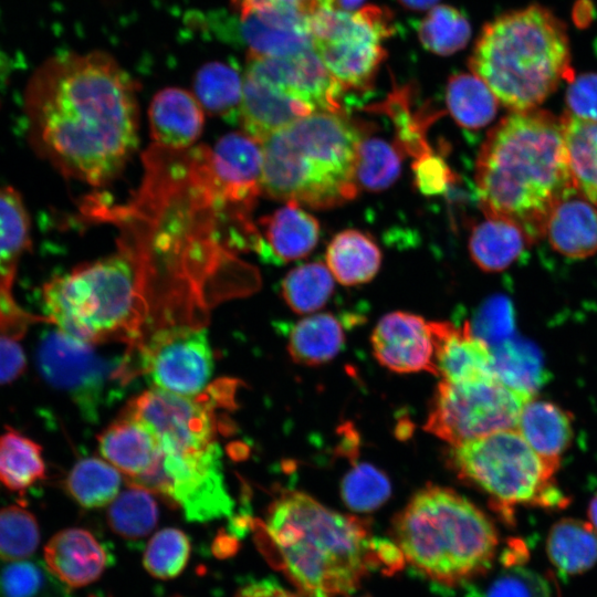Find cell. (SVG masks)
<instances>
[{
    "mask_svg": "<svg viewBox=\"0 0 597 597\" xmlns=\"http://www.w3.org/2000/svg\"><path fill=\"white\" fill-rule=\"evenodd\" d=\"M344 342L345 333L339 317L321 313L292 326L287 350L295 363L317 366L332 360L341 352Z\"/></svg>",
    "mask_w": 597,
    "mask_h": 597,
    "instance_id": "27",
    "label": "cell"
},
{
    "mask_svg": "<svg viewBox=\"0 0 597 597\" xmlns=\"http://www.w3.org/2000/svg\"><path fill=\"white\" fill-rule=\"evenodd\" d=\"M210 392L199 398L153 387L132 399L123 415L142 422L155 436L163 452L207 448L217 442L213 412L217 394Z\"/></svg>",
    "mask_w": 597,
    "mask_h": 597,
    "instance_id": "14",
    "label": "cell"
},
{
    "mask_svg": "<svg viewBox=\"0 0 597 597\" xmlns=\"http://www.w3.org/2000/svg\"><path fill=\"white\" fill-rule=\"evenodd\" d=\"M388 478L375 467L360 463L343 479L341 495L344 503L355 512H371L390 496Z\"/></svg>",
    "mask_w": 597,
    "mask_h": 597,
    "instance_id": "44",
    "label": "cell"
},
{
    "mask_svg": "<svg viewBox=\"0 0 597 597\" xmlns=\"http://www.w3.org/2000/svg\"><path fill=\"white\" fill-rule=\"evenodd\" d=\"M158 506L153 493L130 485L117 495L107 511L111 528L126 540H140L157 525Z\"/></svg>",
    "mask_w": 597,
    "mask_h": 597,
    "instance_id": "37",
    "label": "cell"
},
{
    "mask_svg": "<svg viewBox=\"0 0 597 597\" xmlns=\"http://www.w3.org/2000/svg\"><path fill=\"white\" fill-rule=\"evenodd\" d=\"M197 100L210 114L228 123L240 122L243 80L234 63L210 62L193 82Z\"/></svg>",
    "mask_w": 597,
    "mask_h": 597,
    "instance_id": "30",
    "label": "cell"
},
{
    "mask_svg": "<svg viewBox=\"0 0 597 597\" xmlns=\"http://www.w3.org/2000/svg\"><path fill=\"white\" fill-rule=\"evenodd\" d=\"M362 139L359 127L341 113L317 111L293 122L261 143L262 191L314 209L352 200Z\"/></svg>",
    "mask_w": 597,
    "mask_h": 597,
    "instance_id": "5",
    "label": "cell"
},
{
    "mask_svg": "<svg viewBox=\"0 0 597 597\" xmlns=\"http://www.w3.org/2000/svg\"><path fill=\"white\" fill-rule=\"evenodd\" d=\"M381 108L395 124L396 145L400 151H406L417 158L432 151L426 139V129L434 115L411 111L409 87L392 92Z\"/></svg>",
    "mask_w": 597,
    "mask_h": 597,
    "instance_id": "41",
    "label": "cell"
},
{
    "mask_svg": "<svg viewBox=\"0 0 597 597\" xmlns=\"http://www.w3.org/2000/svg\"><path fill=\"white\" fill-rule=\"evenodd\" d=\"M375 357L396 373L429 371L434 375L430 322L407 312H391L371 334Z\"/></svg>",
    "mask_w": 597,
    "mask_h": 597,
    "instance_id": "16",
    "label": "cell"
},
{
    "mask_svg": "<svg viewBox=\"0 0 597 597\" xmlns=\"http://www.w3.org/2000/svg\"><path fill=\"white\" fill-rule=\"evenodd\" d=\"M98 450L129 484L150 473L160 454L155 436L137 419L123 413L100 434Z\"/></svg>",
    "mask_w": 597,
    "mask_h": 597,
    "instance_id": "21",
    "label": "cell"
},
{
    "mask_svg": "<svg viewBox=\"0 0 597 597\" xmlns=\"http://www.w3.org/2000/svg\"><path fill=\"white\" fill-rule=\"evenodd\" d=\"M472 331L486 343L489 339L499 341L509 332L507 308L500 301L488 303L480 312Z\"/></svg>",
    "mask_w": 597,
    "mask_h": 597,
    "instance_id": "49",
    "label": "cell"
},
{
    "mask_svg": "<svg viewBox=\"0 0 597 597\" xmlns=\"http://www.w3.org/2000/svg\"><path fill=\"white\" fill-rule=\"evenodd\" d=\"M470 67L512 112L536 108L574 77L566 25L540 4L506 12L484 25Z\"/></svg>",
    "mask_w": 597,
    "mask_h": 597,
    "instance_id": "4",
    "label": "cell"
},
{
    "mask_svg": "<svg viewBox=\"0 0 597 597\" xmlns=\"http://www.w3.org/2000/svg\"><path fill=\"white\" fill-rule=\"evenodd\" d=\"M318 238L317 220L298 203L289 201L260 220L252 249L265 262L281 264L307 255Z\"/></svg>",
    "mask_w": 597,
    "mask_h": 597,
    "instance_id": "18",
    "label": "cell"
},
{
    "mask_svg": "<svg viewBox=\"0 0 597 597\" xmlns=\"http://www.w3.org/2000/svg\"><path fill=\"white\" fill-rule=\"evenodd\" d=\"M491 353L494 376L509 387L534 396L545 379L536 348L523 342L505 341Z\"/></svg>",
    "mask_w": 597,
    "mask_h": 597,
    "instance_id": "35",
    "label": "cell"
},
{
    "mask_svg": "<svg viewBox=\"0 0 597 597\" xmlns=\"http://www.w3.org/2000/svg\"><path fill=\"white\" fill-rule=\"evenodd\" d=\"M189 556L188 536L178 528L168 527L150 538L144 554V566L151 576L170 579L184 570Z\"/></svg>",
    "mask_w": 597,
    "mask_h": 597,
    "instance_id": "43",
    "label": "cell"
},
{
    "mask_svg": "<svg viewBox=\"0 0 597 597\" xmlns=\"http://www.w3.org/2000/svg\"><path fill=\"white\" fill-rule=\"evenodd\" d=\"M334 290L329 269L313 262L291 270L281 283V293L286 304L298 314L323 307Z\"/></svg>",
    "mask_w": 597,
    "mask_h": 597,
    "instance_id": "38",
    "label": "cell"
},
{
    "mask_svg": "<svg viewBox=\"0 0 597 597\" xmlns=\"http://www.w3.org/2000/svg\"><path fill=\"white\" fill-rule=\"evenodd\" d=\"M262 546L306 597H337L355 590L380 564L379 543L367 523L291 491L269 507Z\"/></svg>",
    "mask_w": 597,
    "mask_h": 597,
    "instance_id": "3",
    "label": "cell"
},
{
    "mask_svg": "<svg viewBox=\"0 0 597 597\" xmlns=\"http://www.w3.org/2000/svg\"><path fill=\"white\" fill-rule=\"evenodd\" d=\"M498 98L474 73H459L447 85V105L455 122L468 129L486 126L495 116Z\"/></svg>",
    "mask_w": 597,
    "mask_h": 597,
    "instance_id": "34",
    "label": "cell"
},
{
    "mask_svg": "<svg viewBox=\"0 0 597 597\" xmlns=\"http://www.w3.org/2000/svg\"><path fill=\"white\" fill-rule=\"evenodd\" d=\"M234 27L235 36L249 48V54L293 56L313 48L308 31L270 22L255 12L240 14Z\"/></svg>",
    "mask_w": 597,
    "mask_h": 597,
    "instance_id": "31",
    "label": "cell"
},
{
    "mask_svg": "<svg viewBox=\"0 0 597 597\" xmlns=\"http://www.w3.org/2000/svg\"><path fill=\"white\" fill-rule=\"evenodd\" d=\"M307 15L321 9H336V0H300Z\"/></svg>",
    "mask_w": 597,
    "mask_h": 597,
    "instance_id": "52",
    "label": "cell"
},
{
    "mask_svg": "<svg viewBox=\"0 0 597 597\" xmlns=\"http://www.w3.org/2000/svg\"><path fill=\"white\" fill-rule=\"evenodd\" d=\"M485 597H551L547 583L533 570L511 568L489 586Z\"/></svg>",
    "mask_w": 597,
    "mask_h": 597,
    "instance_id": "46",
    "label": "cell"
},
{
    "mask_svg": "<svg viewBox=\"0 0 597 597\" xmlns=\"http://www.w3.org/2000/svg\"><path fill=\"white\" fill-rule=\"evenodd\" d=\"M138 370L154 388L181 396L200 395L213 370L207 329L171 324L154 329L136 345Z\"/></svg>",
    "mask_w": 597,
    "mask_h": 597,
    "instance_id": "13",
    "label": "cell"
},
{
    "mask_svg": "<svg viewBox=\"0 0 597 597\" xmlns=\"http://www.w3.org/2000/svg\"><path fill=\"white\" fill-rule=\"evenodd\" d=\"M0 568V597H39L45 588L41 567L32 562H9Z\"/></svg>",
    "mask_w": 597,
    "mask_h": 597,
    "instance_id": "45",
    "label": "cell"
},
{
    "mask_svg": "<svg viewBox=\"0 0 597 597\" xmlns=\"http://www.w3.org/2000/svg\"><path fill=\"white\" fill-rule=\"evenodd\" d=\"M544 233L553 249L562 255L588 258L597 252V209L575 189L552 208Z\"/></svg>",
    "mask_w": 597,
    "mask_h": 597,
    "instance_id": "20",
    "label": "cell"
},
{
    "mask_svg": "<svg viewBox=\"0 0 597 597\" xmlns=\"http://www.w3.org/2000/svg\"><path fill=\"white\" fill-rule=\"evenodd\" d=\"M588 517L589 523L597 533V493L595 496L590 500L589 506H588Z\"/></svg>",
    "mask_w": 597,
    "mask_h": 597,
    "instance_id": "55",
    "label": "cell"
},
{
    "mask_svg": "<svg viewBox=\"0 0 597 597\" xmlns=\"http://www.w3.org/2000/svg\"><path fill=\"white\" fill-rule=\"evenodd\" d=\"M562 118L568 164L576 188L597 206V121Z\"/></svg>",
    "mask_w": 597,
    "mask_h": 597,
    "instance_id": "33",
    "label": "cell"
},
{
    "mask_svg": "<svg viewBox=\"0 0 597 597\" xmlns=\"http://www.w3.org/2000/svg\"><path fill=\"white\" fill-rule=\"evenodd\" d=\"M418 35L427 50L449 55L468 43L471 30L467 18L459 10L439 6L419 23Z\"/></svg>",
    "mask_w": 597,
    "mask_h": 597,
    "instance_id": "40",
    "label": "cell"
},
{
    "mask_svg": "<svg viewBox=\"0 0 597 597\" xmlns=\"http://www.w3.org/2000/svg\"><path fill=\"white\" fill-rule=\"evenodd\" d=\"M402 6L412 10H422L432 7L438 0H398Z\"/></svg>",
    "mask_w": 597,
    "mask_h": 597,
    "instance_id": "54",
    "label": "cell"
},
{
    "mask_svg": "<svg viewBox=\"0 0 597 597\" xmlns=\"http://www.w3.org/2000/svg\"><path fill=\"white\" fill-rule=\"evenodd\" d=\"M234 597H301L285 588L269 582L261 580L242 587Z\"/></svg>",
    "mask_w": 597,
    "mask_h": 597,
    "instance_id": "51",
    "label": "cell"
},
{
    "mask_svg": "<svg viewBox=\"0 0 597 597\" xmlns=\"http://www.w3.org/2000/svg\"><path fill=\"white\" fill-rule=\"evenodd\" d=\"M30 218L20 193L0 187V285H13L22 255L31 247Z\"/></svg>",
    "mask_w": 597,
    "mask_h": 597,
    "instance_id": "29",
    "label": "cell"
},
{
    "mask_svg": "<svg viewBox=\"0 0 597 597\" xmlns=\"http://www.w3.org/2000/svg\"><path fill=\"white\" fill-rule=\"evenodd\" d=\"M404 559L432 582L462 584L485 573L499 544L491 520L451 489L427 486L394 521Z\"/></svg>",
    "mask_w": 597,
    "mask_h": 597,
    "instance_id": "7",
    "label": "cell"
},
{
    "mask_svg": "<svg viewBox=\"0 0 597 597\" xmlns=\"http://www.w3.org/2000/svg\"><path fill=\"white\" fill-rule=\"evenodd\" d=\"M93 597H95V596H93Z\"/></svg>",
    "mask_w": 597,
    "mask_h": 597,
    "instance_id": "58",
    "label": "cell"
},
{
    "mask_svg": "<svg viewBox=\"0 0 597 597\" xmlns=\"http://www.w3.org/2000/svg\"><path fill=\"white\" fill-rule=\"evenodd\" d=\"M44 476L40 444L14 429L0 434V482L7 489L22 493Z\"/></svg>",
    "mask_w": 597,
    "mask_h": 597,
    "instance_id": "32",
    "label": "cell"
},
{
    "mask_svg": "<svg viewBox=\"0 0 597 597\" xmlns=\"http://www.w3.org/2000/svg\"><path fill=\"white\" fill-rule=\"evenodd\" d=\"M44 559L53 575L75 588L95 582L107 561L95 536L77 527L56 533L45 545Z\"/></svg>",
    "mask_w": 597,
    "mask_h": 597,
    "instance_id": "22",
    "label": "cell"
},
{
    "mask_svg": "<svg viewBox=\"0 0 597 597\" xmlns=\"http://www.w3.org/2000/svg\"><path fill=\"white\" fill-rule=\"evenodd\" d=\"M94 345L74 339L61 331L48 333L36 349L42 378L65 392L88 420H96L101 408L118 397L134 377L127 357L108 359Z\"/></svg>",
    "mask_w": 597,
    "mask_h": 597,
    "instance_id": "11",
    "label": "cell"
},
{
    "mask_svg": "<svg viewBox=\"0 0 597 597\" xmlns=\"http://www.w3.org/2000/svg\"><path fill=\"white\" fill-rule=\"evenodd\" d=\"M516 429L538 455L558 467L574 437L570 412L534 397L523 407Z\"/></svg>",
    "mask_w": 597,
    "mask_h": 597,
    "instance_id": "24",
    "label": "cell"
},
{
    "mask_svg": "<svg viewBox=\"0 0 597 597\" xmlns=\"http://www.w3.org/2000/svg\"><path fill=\"white\" fill-rule=\"evenodd\" d=\"M27 369V356L19 339L0 335V385L17 380Z\"/></svg>",
    "mask_w": 597,
    "mask_h": 597,
    "instance_id": "50",
    "label": "cell"
},
{
    "mask_svg": "<svg viewBox=\"0 0 597 597\" xmlns=\"http://www.w3.org/2000/svg\"><path fill=\"white\" fill-rule=\"evenodd\" d=\"M40 543L35 516L23 505L0 509V559L17 562L30 557Z\"/></svg>",
    "mask_w": 597,
    "mask_h": 597,
    "instance_id": "42",
    "label": "cell"
},
{
    "mask_svg": "<svg viewBox=\"0 0 597 597\" xmlns=\"http://www.w3.org/2000/svg\"><path fill=\"white\" fill-rule=\"evenodd\" d=\"M122 475L111 463L97 458L77 461L70 470L65 486L80 505L94 509L112 503L117 496Z\"/></svg>",
    "mask_w": 597,
    "mask_h": 597,
    "instance_id": "36",
    "label": "cell"
},
{
    "mask_svg": "<svg viewBox=\"0 0 597 597\" xmlns=\"http://www.w3.org/2000/svg\"><path fill=\"white\" fill-rule=\"evenodd\" d=\"M23 105L31 146L66 177L101 186L137 147L135 87L107 54L50 57L29 78Z\"/></svg>",
    "mask_w": 597,
    "mask_h": 597,
    "instance_id": "1",
    "label": "cell"
},
{
    "mask_svg": "<svg viewBox=\"0 0 597 597\" xmlns=\"http://www.w3.org/2000/svg\"><path fill=\"white\" fill-rule=\"evenodd\" d=\"M434 375L443 381L465 383L495 377L489 344L470 325L430 322Z\"/></svg>",
    "mask_w": 597,
    "mask_h": 597,
    "instance_id": "17",
    "label": "cell"
},
{
    "mask_svg": "<svg viewBox=\"0 0 597 597\" xmlns=\"http://www.w3.org/2000/svg\"><path fill=\"white\" fill-rule=\"evenodd\" d=\"M458 474L481 489L506 521L516 505L564 509L569 499L555 482L558 465L543 459L517 429L498 431L452 446Z\"/></svg>",
    "mask_w": 597,
    "mask_h": 597,
    "instance_id": "8",
    "label": "cell"
},
{
    "mask_svg": "<svg viewBox=\"0 0 597 597\" xmlns=\"http://www.w3.org/2000/svg\"><path fill=\"white\" fill-rule=\"evenodd\" d=\"M146 275L128 247L56 275L42 289L49 323L80 342L137 345L149 312Z\"/></svg>",
    "mask_w": 597,
    "mask_h": 597,
    "instance_id": "6",
    "label": "cell"
},
{
    "mask_svg": "<svg viewBox=\"0 0 597 597\" xmlns=\"http://www.w3.org/2000/svg\"><path fill=\"white\" fill-rule=\"evenodd\" d=\"M177 597H179V596H177Z\"/></svg>",
    "mask_w": 597,
    "mask_h": 597,
    "instance_id": "59",
    "label": "cell"
},
{
    "mask_svg": "<svg viewBox=\"0 0 597 597\" xmlns=\"http://www.w3.org/2000/svg\"><path fill=\"white\" fill-rule=\"evenodd\" d=\"M475 181L485 214L516 222L530 239L543 234L555 203L577 189L562 118L537 108L504 117L481 147Z\"/></svg>",
    "mask_w": 597,
    "mask_h": 597,
    "instance_id": "2",
    "label": "cell"
},
{
    "mask_svg": "<svg viewBox=\"0 0 597 597\" xmlns=\"http://www.w3.org/2000/svg\"><path fill=\"white\" fill-rule=\"evenodd\" d=\"M530 237L516 222L488 216L470 235L469 251L473 262L485 272L509 268L524 251Z\"/></svg>",
    "mask_w": 597,
    "mask_h": 597,
    "instance_id": "25",
    "label": "cell"
},
{
    "mask_svg": "<svg viewBox=\"0 0 597 597\" xmlns=\"http://www.w3.org/2000/svg\"><path fill=\"white\" fill-rule=\"evenodd\" d=\"M400 149L380 138L362 139L356 160L357 185L380 191L394 184L400 174Z\"/></svg>",
    "mask_w": 597,
    "mask_h": 597,
    "instance_id": "39",
    "label": "cell"
},
{
    "mask_svg": "<svg viewBox=\"0 0 597 597\" xmlns=\"http://www.w3.org/2000/svg\"><path fill=\"white\" fill-rule=\"evenodd\" d=\"M203 121L201 104L182 88L158 92L149 107L151 137L159 147L168 150L189 147L200 136Z\"/></svg>",
    "mask_w": 597,
    "mask_h": 597,
    "instance_id": "23",
    "label": "cell"
},
{
    "mask_svg": "<svg viewBox=\"0 0 597 597\" xmlns=\"http://www.w3.org/2000/svg\"><path fill=\"white\" fill-rule=\"evenodd\" d=\"M130 485L164 495L190 522L228 516L234 506L226 486L218 442L192 451H160L153 471Z\"/></svg>",
    "mask_w": 597,
    "mask_h": 597,
    "instance_id": "12",
    "label": "cell"
},
{
    "mask_svg": "<svg viewBox=\"0 0 597 597\" xmlns=\"http://www.w3.org/2000/svg\"><path fill=\"white\" fill-rule=\"evenodd\" d=\"M415 184L426 196L442 195L454 181V174L441 157L432 151L421 155L412 166Z\"/></svg>",
    "mask_w": 597,
    "mask_h": 597,
    "instance_id": "47",
    "label": "cell"
},
{
    "mask_svg": "<svg viewBox=\"0 0 597 597\" xmlns=\"http://www.w3.org/2000/svg\"><path fill=\"white\" fill-rule=\"evenodd\" d=\"M314 108L270 84L245 75L240 121L245 133L260 143Z\"/></svg>",
    "mask_w": 597,
    "mask_h": 597,
    "instance_id": "19",
    "label": "cell"
},
{
    "mask_svg": "<svg viewBox=\"0 0 597 597\" xmlns=\"http://www.w3.org/2000/svg\"><path fill=\"white\" fill-rule=\"evenodd\" d=\"M593 8L589 2H579L578 7L574 10V19L578 25L587 24L591 19Z\"/></svg>",
    "mask_w": 597,
    "mask_h": 597,
    "instance_id": "53",
    "label": "cell"
},
{
    "mask_svg": "<svg viewBox=\"0 0 597 597\" xmlns=\"http://www.w3.org/2000/svg\"><path fill=\"white\" fill-rule=\"evenodd\" d=\"M313 46L343 90H366L385 59L381 41L394 33L391 14L369 6L356 12L321 9L308 17Z\"/></svg>",
    "mask_w": 597,
    "mask_h": 597,
    "instance_id": "9",
    "label": "cell"
},
{
    "mask_svg": "<svg viewBox=\"0 0 597 597\" xmlns=\"http://www.w3.org/2000/svg\"><path fill=\"white\" fill-rule=\"evenodd\" d=\"M568 115L597 121V73H583L568 82L565 95Z\"/></svg>",
    "mask_w": 597,
    "mask_h": 597,
    "instance_id": "48",
    "label": "cell"
},
{
    "mask_svg": "<svg viewBox=\"0 0 597 597\" xmlns=\"http://www.w3.org/2000/svg\"><path fill=\"white\" fill-rule=\"evenodd\" d=\"M546 552L552 564L561 572L583 574L597 563V533L590 523L562 519L551 527Z\"/></svg>",
    "mask_w": 597,
    "mask_h": 597,
    "instance_id": "28",
    "label": "cell"
},
{
    "mask_svg": "<svg viewBox=\"0 0 597 597\" xmlns=\"http://www.w3.org/2000/svg\"><path fill=\"white\" fill-rule=\"evenodd\" d=\"M364 0H336V9L352 10L357 8Z\"/></svg>",
    "mask_w": 597,
    "mask_h": 597,
    "instance_id": "56",
    "label": "cell"
},
{
    "mask_svg": "<svg viewBox=\"0 0 597 597\" xmlns=\"http://www.w3.org/2000/svg\"><path fill=\"white\" fill-rule=\"evenodd\" d=\"M364 597H367V596H364Z\"/></svg>",
    "mask_w": 597,
    "mask_h": 597,
    "instance_id": "57",
    "label": "cell"
},
{
    "mask_svg": "<svg viewBox=\"0 0 597 597\" xmlns=\"http://www.w3.org/2000/svg\"><path fill=\"white\" fill-rule=\"evenodd\" d=\"M533 397L496 377L465 383L441 380L425 429L451 447L516 429L523 407Z\"/></svg>",
    "mask_w": 597,
    "mask_h": 597,
    "instance_id": "10",
    "label": "cell"
},
{
    "mask_svg": "<svg viewBox=\"0 0 597 597\" xmlns=\"http://www.w3.org/2000/svg\"><path fill=\"white\" fill-rule=\"evenodd\" d=\"M326 262L334 277L344 285L370 281L378 272L381 252L367 233L344 230L328 244Z\"/></svg>",
    "mask_w": 597,
    "mask_h": 597,
    "instance_id": "26",
    "label": "cell"
},
{
    "mask_svg": "<svg viewBox=\"0 0 597 597\" xmlns=\"http://www.w3.org/2000/svg\"><path fill=\"white\" fill-rule=\"evenodd\" d=\"M210 185L233 213L249 216L262 192V144L247 133H230L206 148Z\"/></svg>",
    "mask_w": 597,
    "mask_h": 597,
    "instance_id": "15",
    "label": "cell"
}]
</instances>
